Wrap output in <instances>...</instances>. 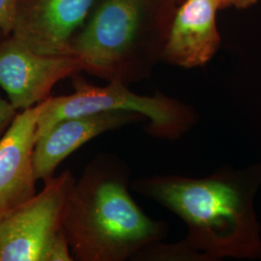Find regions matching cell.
Listing matches in <instances>:
<instances>
[{
	"mask_svg": "<svg viewBox=\"0 0 261 261\" xmlns=\"http://www.w3.org/2000/svg\"><path fill=\"white\" fill-rule=\"evenodd\" d=\"M259 0H218L220 8L224 9L228 7H235L237 9H246L254 5Z\"/></svg>",
	"mask_w": 261,
	"mask_h": 261,
	"instance_id": "13",
	"label": "cell"
},
{
	"mask_svg": "<svg viewBox=\"0 0 261 261\" xmlns=\"http://www.w3.org/2000/svg\"><path fill=\"white\" fill-rule=\"evenodd\" d=\"M17 0H0V32L10 35L14 28Z\"/></svg>",
	"mask_w": 261,
	"mask_h": 261,
	"instance_id": "11",
	"label": "cell"
},
{
	"mask_svg": "<svg viewBox=\"0 0 261 261\" xmlns=\"http://www.w3.org/2000/svg\"><path fill=\"white\" fill-rule=\"evenodd\" d=\"M74 92L49 96L40 105L36 140L56 122L68 117L108 111L137 112L148 120L146 132L164 140H176L191 130L198 120L196 111L177 99L157 93L143 96L133 92L128 85L111 82L106 86L87 83L79 74L73 77Z\"/></svg>",
	"mask_w": 261,
	"mask_h": 261,
	"instance_id": "4",
	"label": "cell"
},
{
	"mask_svg": "<svg viewBox=\"0 0 261 261\" xmlns=\"http://www.w3.org/2000/svg\"><path fill=\"white\" fill-rule=\"evenodd\" d=\"M19 112L13 107L9 101L4 100L0 96V138L8 129Z\"/></svg>",
	"mask_w": 261,
	"mask_h": 261,
	"instance_id": "12",
	"label": "cell"
},
{
	"mask_svg": "<svg viewBox=\"0 0 261 261\" xmlns=\"http://www.w3.org/2000/svg\"><path fill=\"white\" fill-rule=\"evenodd\" d=\"M218 0H183L168 30L162 60L186 69L204 66L221 45Z\"/></svg>",
	"mask_w": 261,
	"mask_h": 261,
	"instance_id": "9",
	"label": "cell"
},
{
	"mask_svg": "<svg viewBox=\"0 0 261 261\" xmlns=\"http://www.w3.org/2000/svg\"><path fill=\"white\" fill-rule=\"evenodd\" d=\"M75 179L66 170L0 220V261H72L63 219Z\"/></svg>",
	"mask_w": 261,
	"mask_h": 261,
	"instance_id": "5",
	"label": "cell"
},
{
	"mask_svg": "<svg viewBox=\"0 0 261 261\" xmlns=\"http://www.w3.org/2000/svg\"><path fill=\"white\" fill-rule=\"evenodd\" d=\"M40 105L20 111L0 138V220L36 194L33 152Z\"/></svg>",
	"mask_w": 261,
	"mask_h": 261,
	"instance_id": "8",
	"label": "cell"
},
{
	"mask_svg": "<svg viewBox=\"0 0 261 261\" xmlns=\"http://www.w3.org/2000/svg\"><path fill=\"white\" fill-rule=\"evenodd\" d=\"M176 0H98L70 51L89 75L130 84L162 60Z\"/></svg>",
	"mask_w": 261,
	"mask_h": 261,
	"instance_id": "3",
	"label": "cell"
},
{
	"mask_svg": "<svg viewBox=\"0 0 261 261\" xmlns=\"http://www.w3.org/2000/svg\"><path fill=\"white\" fill-rule=\"evenodd\" d=\"M260 186L261 163L242 169L221 168L206 177L136 180L134 190L177 215L188 234L180 242L154 243L134 260L261 259L260 224L254 211Z\"/></svg>",
	"mask_w": 261,
	"mask_h": 261,
	"instance_id": "1",
	"label": "cell"
},
{
	"mask_svg": "<svg viewBox=\"0 0 261 261\" xmlns=\"http://www.w3.org/2000/svg\"><path fill=\"white\" fill-rule=\"evenodd\" d=\"M176 1H177L178 5H179V4H180V3H181L183 0H176Z\"/></svg>",
	"mask_w": 261,
	"mask_h": 261,
	"instance_id": "14",
	"label": "cell"
},
{
	"mask_svg": "<svg viewBox=\"0 0 261 261\" xmlns=\"http://www.w3.org/2000/svg\"><path fill=\"white\" fill-rule=\"evenodd\" d=\"M98 0H17L12 35L35 53L71 55L70 46Z\"/></svg>",
	"mask_w": 261,
	"mask_h": 261,
	"instance_id": "7",
	"label": "cell"
},
{
	"mask_svg": "<svg viewBox=\"0 0 261 261\" xmlns=\"http://www.w3.org/2000/svg\"><path fill=\"white\" fill-rule=\"evenodd\" d=\"M145 120L137 112L108 111L68 117L56 124L36 140L33 152L37 180L55 176L56 168L86 142L110 130Z\"/></svg>",
	"mask_w": 261,
	"mask_h": 261,
	"instance_id": "10",
	"label": "cell"
},
{
	"mask_svg": "<svg viewBox=\"0 0 261 261\" xmlns=\"http://www.w3.org/2000/svg\"><path fill=\"white\" fill-rule=\"evenodd\" d=\"M81 72L82 62L73 55H41L12 34L0 41V87L18 112L43 102L56 84Z\"/></svg>",
	"mask_w": 261,
	"mask_h": 261,
	"instance_id": "6",
	"label": "cell"
},
{
	"mask_svg": "<svg viewBox=\"0 0 261 261\" xmlns=\"http://www.w3.org/2000/svg\"><path fill=\"white\" fill-rule=\"evenodd\" d=\"M130 172L120 159L101 155L89 163L69 196L63 228L74 260L125 261L168 233L129 192Z\"/></svg>",
	"mask_w": 261,
	"mask_h": 261,
	"instance_id": "2",
	"label": "cell"
}]
</instances>
